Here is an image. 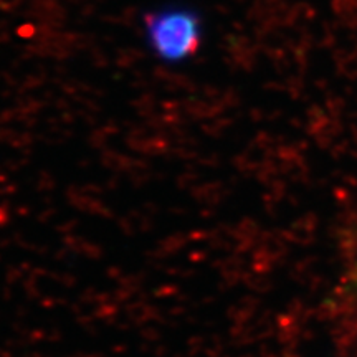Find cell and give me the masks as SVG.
<instances>
[{"label":"cell","mask_w":357,"mask_h":357,"mask_svg":"<svg viewBox=\"0 0 357 357\" xmlns=\"http://www.w3.org/2000/svg\"><path fill=\"white\" fill-rule=\"evenodd\" d=\"M146 33L155 53L171 61L184 60L197 52L200 43L197 15L182 8L151 13L146 20Z\"/></svg>","instance_id":"6da1fadb"}]
</instances>
